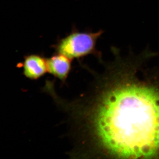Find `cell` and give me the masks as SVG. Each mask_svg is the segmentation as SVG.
I'll return each mask as SVG.
<instances>
[{"mask_svg": "<svg viewBox=\"0 0 159 159\" xmlns=\"http://www.w3.org/2000/svg\"><path fill=\"white\" fill-rule=\"evenodd\" d=\"M66 116L74 158L108 156L147 158L159 153V91L129 83L114 84L96 76L74 100L60 98Z\"/></svg>", "mask_w": 159, "mask_h": 159, "instance_id": "1", "label": "cell"}, {"mask_svg": "<svg viewBox=\"0 0 159 159\" xmlns=\"http://www.w3.org/2000/svg\"><path fill=\"white\" fill-rule=\"evenodd\" d=\"M103 32L102 30L96 32L89 30L80 31L74 27L70 33L57 39L51 47L55 53L63 54L72 60H80L93 55L102 61V54L97 50V44Z\"/></svg>", "mask_w": 159, "mask_h": 159, "instance_id": "2", "label": "cell"}, {"mask_svg": "<svg viewBox=\"0 0 159 159\" xmlns=\"http://www.w3.org/2000/svg\"><path fill=\"white\" fill-rule=\"evenodd\" d=\"M24 76L31 80H36L48 72V62L42 54H27L21 63Z\"/></svg>", "mask_w": 159, "mask_h": 159, "instance_id": "3", "label": "cell"}, {"mask_svg": "<svg viewBox=\"0 0 159 159\" xmlns=\"http://www.w3.org/2000/svg\"><path fill=\"white\" fill-rule=\"evenodd\" d=\"M72 60L63 54L55 53L47 58L48 72L64 84L72 70Z\"/></svg>", "mask_w": 159, "mask_h": 159, "instance_id": "4", "label": "cell"}]
</instances>
